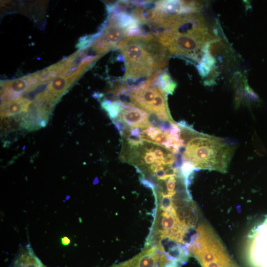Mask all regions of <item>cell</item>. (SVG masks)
<instances>
[{
  "mask_svg": "<svg viewBox=\"0 0 267 267\" xmlns=\"http://www.w3.org/2000/svg\"><path fill=\"white\" fill-rule=\"evenodd\" d=\"M183 145L180 149L183 163L194 170H208L226 173L235 146L229 141L195 131L185 122L179 123Z\"/></svg>",
  "mask_w": 267,
  "mask_h": 267,
  "instance_id": "obj_2",
  "label": "cell"
},
{
  "mask_svg": "<svg viewBox=\"0 0 267 267\" xmlns=\"http://www.w3.org/2000/svg\"><path fill=\"white\" fill-rule=\"evenodd\" d=\"M31 103L25 98H21L17 101L4 102L1 105V119L16 116L19 113L26 111Z\"/></svg>",
  "mask_w": 267,
  "mask_h": 267,
  "instance_id": "obj_9",
  "label": "cell"
},
{
  "mask_svg": "<svg viewBox=\"0 0 267 267\" xmlns=\"http://www.w3.org/2000/svg\"><path fill=\"white\" fill-rule=\"evenodd\" d=\"M186 248L189 256L195 258L202 267H240L229 256L217 234L206 223L198 226L192 242Z\"/></svg>",
  "mask_w": 267,
  "mask_h": 267,
  "instance_id": "obj_4",
  "label": "cell"
},
{
  "mask_svg": "<svg viewBox=\"0 0 267 267\" xmlns=\"http://www.w3.org/2000/svg\"><path fill=\"white\" fill-rule=\"evenodd\" d=\"M1 130L2 133H5L21 127V119L20 116H14L1 119Z\"/></svg>",
  "mask_w": 267,
  "mask_h": 267,
  "instance_id": "obj_12",
  "label": "cell"
},
{
  "mask_svg": "<svg viewBox=\"0 0 267 267\" xmlns=\"http://www.w3.org/2000/svg\"><path fill=\"white\" fill-rule=\"evenodd\" d=\"M39 259L34 255L32 249L27 248V250L21 253L16 261L15 267H43Z\"/></svg>",
  "mask_w": 267,
  "mask_h": 267,
  "instance_id": "obj_10",
  "label": "cell"
},
{
  "mask_svg": "<svg viewBox=\"0 0 267 267\" xmlns=\"http://www.w3.org/2000/svg\"><path fill=\"white\" fill-rule=\"evenodd\" d=\"M101 106L107 112L112 121L118 118L122 110L121 102L118 100L114 101H103L101 103Z\"/></svg>",
  "mask_w": 267,
  "mask_h": 267,
  "instance_id": "obj_11",
  "label": "cell"
},
{
  "mask_svg": "<svg viewBox=\"0 0 267 267\" xmlns=\"http://www.w3.org/2000/svg\"><path fill=\"white\" fill-rule=\"evenodd\" d=\"M120 102L121 112L114 121H121L131 129L143 128L150 126L149 113L131 104Z\"/></svg>",
  "mask_w": 267,
  "mask_h": 267,
  "instance_id": "obj_8",
  "label": "cell"
},
{
  "mask_svg": "<svg viewBox=\"0 0 267 267\" xmlns=\"http://www.w3.org/2000/svg\"><path fill=\"white\" fill-rule=\"evenodd\" d=\"M170 54L199 60L205 45L214 40L213 35L197 13L178 16L166 29L154 36Z\"/></svg>",
  "mask_w": 267,
  "mask_h": 267,
  "instance_id": "obj_3",
  "label": "cell"
},
{
  "mask_svg": "<svg viewBox=\"0 0 267 267\" xmlns=\"http://www.w3.org/2000/svg\"><path fill=\"white\" fill-rule=\"evenodd\" d=\"M156 74L144 83L135 86L125 85L124 93L129 104L154 114L165 121H173L168 107L166 93L157 82Z\"/></svg>",
  "mask_w": 267,
  "mask_h": 267,
  "instance_id": "obj_5",
  "label": "cell"
},
{
  "mask_svg": "<svg viewBox=\"0 0 267 267\" xmlns=\"http://www.w3.org/2000/svg\"><path fill=\"white\" fill-rule=\"evenodd\" d=\"M178 261L161 247L145 249L134 258L112 267H180Z\"/></svg>",
  "mask_w": 267,
  "mask_h": 267,
  "instance_id": "obj_6",
  "label": "cell"
},
{
  "mask_svg": "<svg viewBox=\"0 0 267 267\" xmlns=\"http://www.w3.org/2000/svg\"><path fill=\"white\" fill-rule=\"evenodd\" d=\"M125 65L123 81L128 86L140 85L166 66L170 53L152 35L128 36L117 46Z\"/></svg>",
  "mask_w": 267,
  "mask_h": 267,
  "instance_id": "obj_1",
  "label": "cell"
},
{
  "mask_svg": "<svg viewBox=\"0 0 267 267\" xmlns=\"http://www.w3.org/2000/svg\"><path fill=\"white\" fill-rule=\"evenodd\" d=\"M61 243L63 245H68L70 243V240L67 237L65 236L61 238Z\"/></svg>",
  "mask_w": 267,
  "mask_h": 267,
  "instance_id": "obj_13",
  "label": "cell"
},
{
  "mask_svg": "<svg viewBox=\"0 0 267 267\" xmlns=\"http://www.w3.org/2000/svg\"><path fill=\"white\" fill-rule=\"evenodd\" d=\"M248 254L255 267H267V217L254 228L248 237Z\"/></svg>",
  "mask_w": 267,
  "mask_h": 267,
  "instance_id": "obj_7",
  "label": "cell"
}]
</instances>
